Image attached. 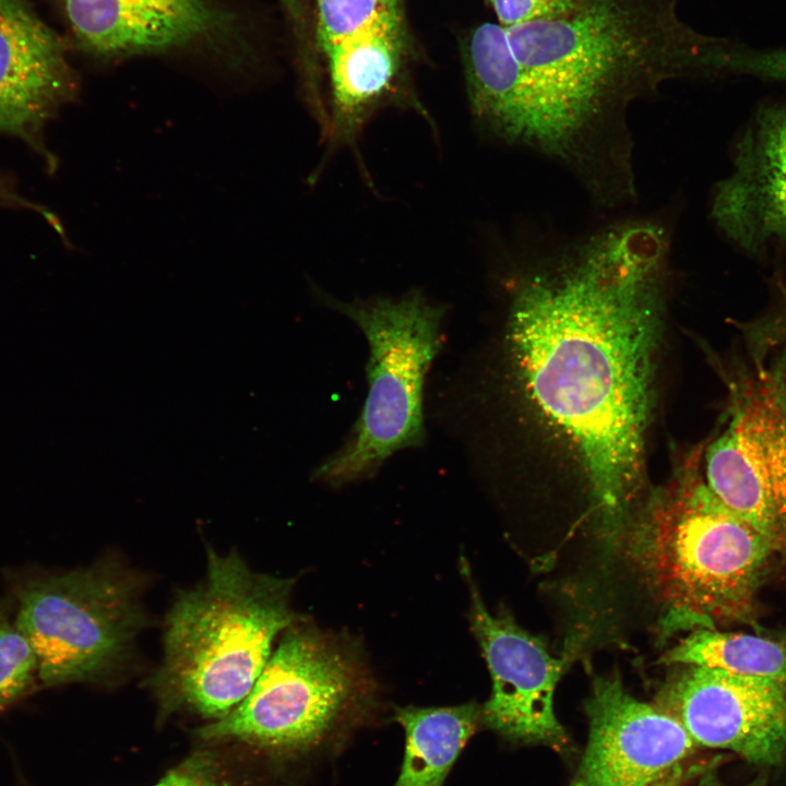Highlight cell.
<instances>
[{
	"instance_id": "cell-1",
	"label": "cell",
	"mask_w": 786,
	"mask_h": 786,
	"mask_svg": "<svg viewBox=\"0 0 786 786\" xmlns=\"http://www.w3.org/2000/svg\"><path fill=\"white\" fill-rule=\"evenodd\" d=\"M665 235L608 229L514 287L504 331L512 388L573 451L612 548L638 507L659 341Z\"/></svg>"
},
{
	"instance_id": "cell-2",
	"label": "cell",
	"mask_w": 786,
	"mask_h": 786,
	"mask_svg": "<svg viewBox=\"0 0 786 786\" xmlns=\"http://www.w3.org/2000/svg\"><path fill=\"white\" fill-rule=\"evenodd\" d=\"M679 0H577L504 27L512 62L499 136L556 159L588 187L629 177V106L676 79L767 80L770 49L706 35Z\"/></svg>"
},
{
	"instance_id": "cell-3",
	"label": "cell",
	"mask_w": 786,
	"mask_h": 786,
	"mask_svg": "<svg viewBox=\"0 0 786 786\" xmlns=\"http://www.w3.org/2000/svg\"><path fill=\"white\" fill-rule=\"evenodd\" d=\"M682 472L636 507L615 553L627 561L657 608L662 639L751 621L776 552L711 491L698 464Z\"/></svg>"
},
{
	"instance_id": "cell-4",
	"label": "cell",
	"mask_w": 786,
	"mask_h": 786,
	"mask_svg": "<svg viewBox=\"0 0 786 786\" xmlns=\"http://www.w3.org/2000/svg\"><path fill=\"white\" fill-rule=\"evenodd\" d=\"M206 568L167 614L152 682L165 698L216 720L248 695L277 635L300 618L289 603L295 579L255 572L236 551L212 548Z\"/></svg>"
},
{
	"instance_id": "cell-5",
	"label": "cell",
	"mask_w": 786,
	"mask_h": 786,
	"mask_svg": "<svg viewBox=\"0 0 786 786\" xmlns=\"http://www.w3.org/2000/svg\"><path fill=\"white\" fill-rule=\"evenodd\" d=\"M326 302L360 329L369 347L360 416L345 443L314 471L317 480L341 486L373 474L396 452L422 444L425 379L441 348L445 309L419 291Z\"/></svg>"
},
{
	"instance_id": "cell-6",
	"label": "cell",
	"mask_w": 786,
	"mask_h": 786,
	"mask_svg": "<svg viewBox=\"0 0 786 786\" xmlns=\"http://www.w3.org/2000/svg\"><path fill=\"white\" fill-rule=\"evenodd\" d=\"M372 686L357 645L300 619L282 633L242 702L201 733L275 750L307 748L359 707Z\"/></svg>"
},
{
	"instance_id": "cell-7",
	"label": "cell",
	"mask_w": 786,
	"mask_h": 786,
	"mask_svg": "<svg viewBox=\"0 0 786 786\" xmlns=\"http://www.w3.org/2000/svg\"><path fill=\"white\" fill-rule=\"evenodd\" d=\"M142 588L140 576L114 561L24 586L15 623L40 681H94L114 672L144 627Z\"/></svg>"
},
{
	"instance_id": "cell-8",
	"label": "cell",
	"mask_w": 786,
	"mask_h": 786,
	"mask_svg": "<svg viewBox=\"0 0 786 786\" xmlns=\"http://www.w3.org/2000/svg\"><path fill=\"white\" fill-rule=\"evenodd\" d=\"M723 428L704 479L733 512L786 551V358L751 357L729 380Z\"/></svg>"
},
{
	"instance_id": "cell-9",
	"label": "cell",
	"mask_w": 786,
	"mask_h": 786,
	"mask_svg": "<svg viewBox=\"0 0 786 786\" xmlns=\"http://www.w3.org/2000/svg\"><path fill=\"white\" fill-rule=\"evenodd\" d=\"M73 43L103 60L194 53L237 62L252 29L224 0H61Z\"/></svg>"
},
{
	"instance_id": "cell-10",
	"label": "cell",
	"mask_w": 786,
	"mask_h": 786,
	"mask_svg": "<svg viewBox=\"0 0 786 786\" xmlns=\"http://www.w3.org/2000/svg\"><path fill=\"white\" fill-rule=\"evenodd\" d=\"M460 568L469 592L471 630L492 681L481 722L510 741L565 751L569 738L553 708L565 660L552 656L544 641L522 629L509 611H488L465 558Z\"/></svg>"
},
{
	"instance_id": "cell-11",
	"label": "cell",
	"mask_w": 786,
	"mask_h": 786,
	"mask_svg": "<svg viewBox=\"0 0 786 786\" xmlns=\"http://www.w3.org/2000/svg\"><path fill=\"white\" fill-rule=\"evenodd\" d=\"M654 704L698 747L729 750L764 767L786 760V691L771 681L683 665L666 679Z\"/></svg>"
},
{
	"instance_id": "cell-12",
	"label": "cell",
	"mask_w": 786,
	"mask_h": 786,
	"mask_svg": "<svg viewBox=\"0 0 786 786\" xmlns=\"http://www.w3.org/2000/svg\"><path fill=\"white\" fill-rule=\"evenodd\" d=\"M331 83V134L352 140L388 97L404 52L402 0H318Z\"/></svg>"
},
{
	"instance_id": "cell-13",
	"label": "cell",
	"mask_w": 786,
	"mask_h": 786,
	"mask_svg": "<svg viewBox=\"0 0 786 786\" xmlns=\"http://www.w3.org/2000/svg\"><path fill=\"white\" fill-rule=\"evenodd\" d=\"M584 708L588 738L569 786H651L698 749L672 716L631 695L617 672L594 677Z\"/></svg>"
},
{
	"instance_id": "cell-14",
	"label": "cell",
	"mask_w": 786,
	"mask_h": 786,
	"mask_svg": "<svg viewBox=\"0 0 786 786\" xmlns=\"http://www.w3.org/2000/svg\"><path fill=\"white\" fill-rule=\"evenodd\" d=\"M711 216L751 258L786 257V100L762 103L738 134Z\"/></svg>"
},
{
	"instance_id": "cell-15",
	"label": "cell",
	"mask_w": 786,
	"mask_h": 786,
	"mask_svg": "<svg viewBox=\"0 0 786 786\" xmlns=\"http://www.w3.org/2000/svg\"><path fill=\"white\" fill-rule=\"evenodd\" d=\"M73 91L60 37L26 0H0V133L38 146L44 126Z\"/></svg>"
},
{
	"instance_id": "cell-16",
	"label": "cell",
	"mask_w": 786,
	"mask_h": 786,
	"mask_svg": "<svg viewBox=\"0 0 786 786\" xmlns=\"http://www.w3.org/2000/svg\"><path fill=\"white\" fill-rule=\"evenodd\" d=\"M405 733L401 772L393 786H442L481 720L474 702L455 706L395 708Z\"/></svg>"
},
{
	"instance_id": "cell-17",
	"label": "cell",
	"mask_w": 786,
	"mask_h": 786,
	"mask_svg": "<svg viewBox=\"0 0 786 786\" xmlns=\"http://www.w3.org/2000/svg\"><path fill=\"white\" fill-rule=\"evenodd\" d=\"M659 663L717 668L764 679L786 691V642L760 634L695 629L664 653Z\"/></svg>"
},
{
	"instance_id": "cell-18",
	"label": "cell",
	"mask_w": 786,
	"mask_h": 786,
	"mask_svg": "<svg viewBox=\"0 0 786 786\" xmlns=\"http://www.w3.org/2000/svg\"><path fill=\"white\" fill-rule=\"evenodd\" d=\"M37 674V660L28 641L0 612V712L24 696Z\"/></svg>"
},
{
	"instance_id": "cell-19",
	"label": "cell",
	"mask_w": 786,
	"mask_h": 786,
	"mask_svg": "<svg viewBox=\"0 0 786 786\" xmlns=\"http://www.w3.org/2000/svg\"><path fill=\"white\" fill-rule=\"evenodd\" d=\"M488 2L498 19V24L510 27L564 14L577 0H488Z\"/></svg>"
},
{
	"instance_id": "cell-20",
	"label": "cell",
	"mask_w": 786,
	"mask_h": 786,
	"mask_svg": "<svg viewBox=\"0 0 786 786\" xmlns=\"http://www.w3.org/2000/svg\"><path fill=\"white\" fill-rule=\"evenodd\" d=\"M154 786H223L201 770L178 769L163 777Z\"/></svg>"
},
{
	"instance_id": "cell-21",
	"label": "cell",
	"mask_w": 786,
	"mask_h": 786,
	"mask_svg": "<svg viewBox=\"0 0 786 786\" xmlns=\"http://www.w3.org/2000/svg\"><path fill=\"white\" fill-rule=\"evenodd\" d=\"M687 762V761H686ZM682 762L674 766L651 786H684L691 778L700 776L713 765L702 763L687 764Z\"/></svg>"
},
{
	"instance_id": "cell-22",
	"label": "cell",
	"mask_w": 786,
	"mask_h": 786,
	"mask_svg": "<svg viewBox=\"0 0 786 786\" xmlns=\"http://www.w3.org/2000/svg\"><path fill=\"white\" fill-rule=\"evenodd\" d=\"M0 204L9 205V206H23V207H29L35 211H39L41 214L47 215V212L39 209L35 204L28 202L24 198H22L16 190L14 189L13 184L9 182V180L0 175Z\"/></svg>"
},
{
	"instance_id": "cell-23",
	"label": "cell",
	"mask_w": 786,
	"mask_h": 786,
	"mask_svg": "<svg viewBox=\"0 0 786 786\" xmlns=\"http://www.w3.org/2000/svg\"><path fill=\"white\" fill-rule=\"evenodd\" d=\"M698 786H728L723 784L716 774L714 773V767L708 769L703 774L700 775V781ZM742 786H767V779L765 776H758L752 782L742 785Z\"/></svg>"
}]
</instances>
